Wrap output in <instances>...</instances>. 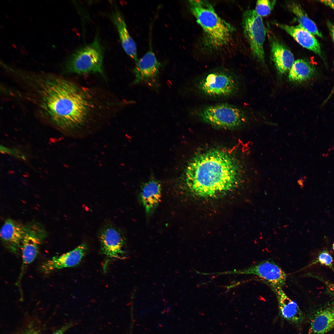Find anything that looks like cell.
Masks as SVG:
<instances>
[{"mask_svg":"<svg viewBox=\"0 0 334 334\" xmlns=\"http://www.w3.org/2000/svg\"><path fill=\"white\" fill-rule=\"evenodd\" d=\"M232 153L214 149L195 156L186 172L189 189L200 197L215 198L229 192L237 184L239 176L238 161Z\"/></svg>","mask_w":334,"mask_h":334,"instance_id":"1","label":"cell"},{"mask_svg":"<svg viewBox=\"0 0 334 334\" xmlns=\"http://www.w3.org/2000/svg\"><path fill=\"white\" fill-rule=\"evenodd\" d=\"M16 74L30 89L27 98L34 104L40 115L63 129L72 81L53 74L20 71Z\"/></svg>","mask_w":334,"mask_h":334,"instance_id":"2","label":"cell"},{"mask_svg":"<svg viewBox=\"0 0 334 334\" xmlns=\"http://www.w3.org/2000/svg\"><path fill=\"white\" fill-rule=\"evenodd\" d=\"M190 10L203 32V43L208 49L218 50L232 40L235 30L229 23L220 17L207 1H188Z\"/></svg>","mask_w":334,"mask_h":334,"instance_id":"3","label":"cell"},{"mask_svg":"<svg viewBox=\"0 0 334 334\" xmlns=\"http://www.w3.org/2000/svg\"><path fill=\"white\" fill-rule=\"evenodd\" d=\"M196 86L197 91L203 96L218 100L235 96L239 91L240 84L235 74L226 70L219 69L201 77Z\"/></svg>","mask_w":334,"mask_h":334,"instance_id":"4","label":"cell"},{"mask_svg":"<svg viewBox=\"0 0 334 334\" xmlns=\"http://www.w3.org/2000/svg\"><path fill=\"white\" fill-rule=\"evenodd\" d=\"M104 51L99 38L75 50L66 63L69 72L79 75L98 74L103 75Z\"/></svg>","mask_w":334,"mask_h":334,"instance_id":"5","label":"cell"},{"mask_svg":"<svg viewBox=\"0 0 334 334\" xmlns=\"http://www.w3.org/2000/svg\"><path fill=\"white\" fill-rule=\"evenodd\" d=\"M196 114L202 121L213 127L225 130L239 127L247 120L246 115L242 109L226 103L202 107L197 110Z\"/></svg>","mask_w":334,"mask_h":334,"instance_id":"6","label":"cell"},{"mask_svg":"<svg viewBox=\"0 0 334 334\" xmlns=\"http://www.w3.org/2000/svg\"><path fill=\"white\" fill-rule=\"evenodd\" d=\"M242 25L252 54L258 62L264 65L263 45L266 31L262 17L256 13L255 10L247 9L243 14Z\"/></svg>","mask_w":334,"mask_h":334,"instance_id":"7","label":"cell"},{"mask_svg":"<svg viewBox=\"0 0 334 334\" xmlns=\"http://www.w3.org/2000/svg\"><path fill=\"white\" fill-rule=\"evenodd\" d=\"M25 225V233L21 247L23 268L31 263L36 258L40 245L48 235L44 227L40 223L32 221Z\"/></svg>","mask_w":334,"mask_h":334,"instance_id":"8","label":"cell"},{"mask_svg":"<svg viewBox=\"0 0 334 334\" xmlns=\"http://www.w3.org/2000/svg\"><path fill=\"white\" fill-rule=\"evenodd\" d=\"M101 250L109 260L126 258L125 240L121 230L111 224L104 225L99 234Z\"/></svg>","mask_w":334,"mask_h":334,"instance_id":"9","label":"cell"},{"mask_svg":"<svg viewBox=\"0 0 334 334\" xmlns=\"http://www.w3.org/2000/svg\"><path fill=\"white\" fill-rule=\"evenodd\" d=\"M133 69L134 84L144 83L154 88L159 87L158 77L162 64L159 62L152 49L148 50L138 61Z\"/></svg>","mask_w":334,"mask_h":334,"instance_id":"10","label":"cell"},{"mask_svg":"<svg viewBox=\"0 0 334 334\" xmlns=\"http://www.w3.org/2000/svg\"><path fill=\"white\" fill-rule=\"evenodd\" d=\"M243 273L256 275L265 280L271 288L285 285L286 275L277 264L270 260H264L252 265Z\"/></svg>","mask_w":334,"mask_h":334,"instance_id":"11","label":"cell"},{"mask_svg":"<svg viewBox=\"0 0 334 334\" xmlns=\"http://www.w3.org/2000/svg\"><path fill=\"white\" fill-rule=\"evenodd\" d=\"M25 225L11 218L6 219L1 228V239L5 248L18 256L21 253V242L25 231Z\"/></svg>","mask_w":334,"mask_h":334,"instance_id":"12","label":"cell"},{"mask_svg":"<svg viewBox=\"0 0 334 334\" xmlns=\"http://www.w3.org/2000/svg\"><path fill=\"white\" fill-rule=\"evenodd\" d=\"M88 249L87 244L82 243L71 251L47 260L42 264L41 270L44 273L48 274L56 270L75 266L81 261Z\"/></svg>","mask_w":334,"mask_h":334,"instance_id":"13","label":"cell"},{"mask_svg":"<svg viewBox=\"0 0 334 334\" xmlns=\"http://www.w3.org/2000/svg\"><path fill=\"white\" fill-rule=\"evenodd\" d=\"M270 57L278 71L283 74L289 71L294 62L291 51L275 36L268 35Z\"/></svg>","mask_w":334,"mask_h":334,"instance_id":"14","label":"cell"},{"mask_svg":"<svg viewBox=\"0 0 334 334\" xmlns=\"http://www.w3.org/2000/svg\"><path fill=\"white\" fill-rule=\"evenodd\" d=\"M274 24L285 31L303 47L314 52L324 61L320 44L312 33L299 24L291 26L277 23Z\"/></svg>","mask_w":334,"mask_h":334,"instance_id":"15","label":"cell"},{"mask_svg":"<svg viewBox=\"0 0 334 334\" xmlns=\"http://www.w3.org/2000/svg\"><path fill=\"white\" fill-rule=\"evenodd\" d=\"M109 18L116 28L124 50L136 63L139 59L136 43L128 31L121 13L117 7H115L110 13Z\"/></svg>","mask_w":334,"mask_h":334,"instance_id":"16","label":"cell"},{"mask_svg":"<svg viewBox=\"0 0 334 334\" xmlns=\"http://www.w3.org/2000/svg\"><path fill=\"white\" fill-rule=\"evenodd\" d=\"M271 289L276 296L279 312L281 317L287 321L294 324L302 322L303 319V315L297 304L288 296L282 287Z\"/></svg>","mask_w":334,"mask_h":334,"instance_id":"17","label":"cell"},{"mask_svg":"<svg viewBox=\"0 0 334 334\" xmlns=\"http://www.w3.org/2000/svg\"><path fill=\"white\" fill-rule=\"evenodd\" d=\"M139 197L142 205L148 216L154 212L161 201V186L155 179L150 180L142 186Z\"/></svg>","mask_w":334,"mask_h":334,"instance_id":"18","label":"cell"},{"mask_svg":"<svg viewBox=\"0 0 334 334\" xmlns=\"http://www.w3.org/2000/svg\"><path fill=\"white\" fill-rule=\"evenodd\" d=\"M316 74L315 66L306 60L298 59L294 61L289 71L288 78L291 82L301 83L312 79Z\"/></svg>","mask_w":334,"mask_h":334,"instance_id":"19","label":"cell"},{"mask_svg":"<svg viewBox=\"0 0 334 334\" xmlns=\"http://www.w3.org/2000/svg\"><path fill=\"white\" fill-rule=\"evenodd\" d=\"M334 328V307H328L319 311L310 326L312 334H325Z\"/></svg>","mask_w":334,"mask_h":334,"instance_id":"20","label":"cell"},{"mask_svg":"<svg viewBox=\"0 0 334 334\" xmlns=\"http://www.w3.org/2000/svg\"><path fill=\"white\" fill-rule=\"evenodd\" d=\"M288 9L295 15L296 19L303 28L313 35L321 38L323 37L316 24L307 15L301 5L298 2L291 1L287 2Z\"/></svg>","mask_w":334,"mask_h":334,"instance_id":"21","label":"cell"},{"mask_svg":"<svg viewBox=\"0 0 334 334\" xmlns=\"http://www.w3.org/2000/svg\"><path fill=\"white\" fill-rule=\"evenodd\" d=\"M276 0H259L256 3L255 9L256 13L261 17L268 15L274 8Z\"/></svg>","mask_w":334,"mask_h":334,"instance_id":"22","label":"cell"},{"mask_svg":"<svg viewBox=\"0 0 334 334\" xmlns=\"http://www.w3.org/2000/svg\"><path fill=\"white\" fill-rule=\"evenodd\" d=\"M333 260L329 253L326 250H323L319 254L316 260L314 263H319L329 267H332Z\"/></svg>","mask_w":334,"mask_h":334,"instance_id":"23","label":"cell"},{"mask_svg":"<svg viewBox=\"0 0 334 334\" xmlns=\"http://www.w3.org/2000/svg\"><path fill=\"white\" fill-rule=\"evenodd\" d=\"M74 324L73 323H70L57 330L52 334H63L67 330L72 326Z\"/></svg>","mask_w":334,"mask_h":334,"instance_id":"24","label":"cell"},{"mask_svg":"<svg viewBox=\"0 0 334 334\" xmlns=\"http://www.w3.org/2000/svg\"><path fill=\"white\" fill-rule=\"evenodd\" d=\"M326 24L329 31L330 35L334 44V25L328 20H327Z\"/></svg>","mask_w":334,"mask_h":334,"instance_id":"25","label":"cell"},{"mask_svg":"<svg viewBox=\"0 0 334 334\" xmlns=\"http://www.w3.org/2000/svg\"><path fill=\"white\" fill-rule=\"evenodd\" d=\"M319 1L329 6L334 10V0H322Z\"/></svg>","mask_w":334,"mask_h":334,"instance_id":"26","label":"cell"},{"mask_svg":"<svg viewBox=\"0 0 334 334\" xmlns=\"http://www.w3.org/2000/svg\"><path fill=\"white\" fill-rule=\"evenodd\" d=\"M333 66H334V61H333ZM334 93V83L333 85V87H332V90H331L330 93L328 95V96L326 98V99L323 101L322 103V106H323V105H324L330 99V98L332 96V95Z\"/></svg>","mask_w":334,"mask_h":334,"instance_id":"27","label":"cell"},{"mask_svg":"<svg viewBox=\"0 0 334 334\" xmlns=\"http://www.w3.org/2000/svg\"><path fill=\"white\" fill-rule=\"evenodd\" d=\"M328 287L332 294L334 295V285L330 284L329 285Z\"/></svg>","mask_w":334,"mask_h":334,"instance_id":"28","label":"cell"},{"mask_svg":"<svg viewBox=\"0 0 334 334\" xmlns=\"http://www.w3.org/2000/svg\"><path fill=\"white\" fill-rule=\"evenodd\" d=\"M328 153H324V154H323V156H326H326H328Z\"/></svg>","mask_w":334,"mask_h":334,"instance_id":"29","label":"cell"},{"mask_svg":"<svg viewBox=\"0 0 334 334\" xmlns=\"http://www.w3.org/2000/svg\"><path fill=\"white\" fill-rule=\"evenodd\" d=\"M332 248H333V250L334 251V243L332 245Z\"/></svg>","mask_w":334,"mask_h":334,"instance_id":"30","label":"cell"}]
</instances>
